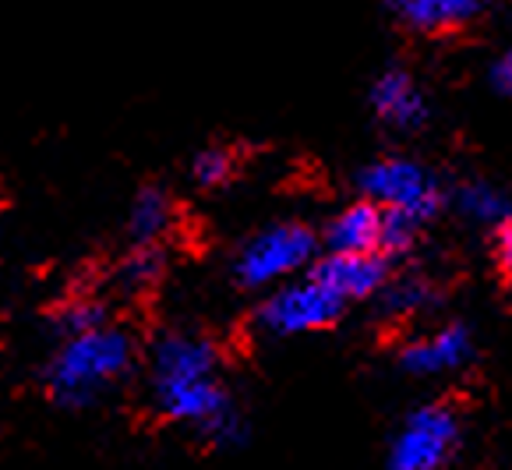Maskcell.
I'll return each mask as SVG.
<instances>
[{
	"instance_id": "obj_8",
	"label": "cell",
	"mask_w": 512,
	"mask_h": 470,
	"mask_svg": "<svg viewBox=\"0 0 512 470\" xmlns=\"http://www.w3.org/2000/svg\"><path fill=\"white\" fill-rule=\"evenodd\" d=\"M368 107L375 114V121L385 131H396V135H414V131L428 128L431 121L428 89L403 64H389V68H382L371 78Z\"/></svg>"
},
{
	"instance_id": "obj_13",
	"label": "cell",
	"mask_w": 512,
	"mask_h": 470,
	"mask_svg": "<svg viewBox=\"0 0 512 470\" xmlns=\"http://www.w3.org/2000/svg\"><path fill=\"white\" fill-rule=\"evenodd\" d=\"M378 308L385 319H417L424 311L442 304V290L431 276L424 273H407V276H389L385 287L378 290Z\"/></svg>"
},
{
	"instance_id": "obj_1",
	"label": "cell",
	"mask_w": 512,
	"mask_h": 470,
	"mask_svg": "<svg viewBox=\"0 0 512 470\" xmlns=\"http://www.w3.org/2000/svg\"><path fill=\"white\" fill-rule=\"evenodd\" d=\"M152 407L181 428H191L212 449L248 442V417L223 379V354L202 333L174 329L152 343L149 354Z\"/></svg>"
},
{
	"instance_id": "obj_17",
	"label": "cell",
	"mask_w": 512,
	"mask_h": 470,
	"mask_svg": "<svg viewBox=\"0 0 512 470\" xmlns=\"http://www.w3.org/2000/svg\"><path fill=\"white\" fill-rule=\"evenodd\" d=\"M491 251H495V269L505 290H512V220L491 234Z\"/></svg>"
},
{
	"instance_id": "obj_18",
	"label": "cell",
	"mask_w": 512,
	"mask_h": 470,
	"mask_svg": "<svg viewBox=\"0 0 512 470\" xmlns=\"http://www.w3.org/2000/svg\"><path fill=\"white\" fill-rule=\"evenodd\" d=\"M488 85L512 103V43L505 50H498L495 61L488 64Z\"/></svg>"
},
{
	"instance_id": "obj_16",
	"label": "cell",
	"mask_w": 512,
	"mask_h": 470,
	"mask_svg": "<svg viewBox=\"0 0 512 470\" xmlns=\"http://www.w3.org/2000/svg\"><path fill=\"white\" fill-rule=\"evenodd\" d=\"M156 273H159V248H138L135 255L128 258V266H124V276H128V283H135V287L152 283Z\"/></svg>"
},
{
	"instance_id": "obj_3",
	"label": "cell",
	"mask_w": 512,
	"mask_h": 470,
	"mask_svg": "<svg viewBox=\"0 0 512 470\" xmlns=\"http://www.w3.org/2000/svg\"><path fill=\"white\" fill-rule=\"evenodd\" d=\"M357 188H361V198L375 202L382 213L403 216L417 227H428L445 209V184L438 181V174L428 163L403 156V152H389L361 167Z\"/></svg>"
},
{
	"instance_id": "obj_9",
	"label": "cell",
	"mask_w": 512,
	"mask_h": 470,
	"mask_svg": "<svg viewBox=\"0 0 512 470\" xmlns=\"http://www.w3.org/2000/svg\"><path fill=\"white\" fill-rule=\"evenodd\" d=\"M315 280H322L339 301H375L378 290L392 276V262L385 255H357V251H322L308 269Z\"/></svg>"
},
{
	"instance_id": "obj_5",
	"label": "cell",
	"mask_w": 512,
	"mask_h": 470,
	"mask_svg": "<svg viewBox=\"0 0 512 470\" xmlns=\"http://www.w3.org/2000/svg\"><path fill=\"white\" fill-rule=\"evenodd\" d=\"M322 255L318 234L301 220H279L251 234L234 255V280L244 290H272L304 276Z\"/></svg>"
},
{
	"instance_id": "obj_4",
	"label": "cell",
	"mask_w": 512,
	"mask_h": 470,
	"mask_svg": "<svg viewBox=\"0 0 512 470\" xmlns=\"http://www.w3.org/2000/svg\"><path fill=\"white\" fill-rule=\"evenodd\" d=\"M467 446V425L452 403H417L389 439V470H452Z\"/></svg>"
},
{
	"instance_id": "obj_2",
	"label": "cell",
	"mask_w": 512,
	"mask_h": 470,
	"mask_svg": "<svg viewBox=\"0 0 512 470\" xmlns=\"http://www.w3.org/2000/svg\"><path fill=\"white\" fill-rule=\"evenodd\" d=\"M135 364V340L128 329L99 319L85 329L61 333V343L46 361L43 382L64 407H89Z\"/></svg>"
},
{
	"instance_id": "obj_19",
	"label": "cell",
	"mask_w": 512,
	"mask_h": 470,
	"mask_svg": "<svg viewBox=\"0 0 512 470\" xmlns=\"http://www.w3.org/2000/svg\"><path fill=\"white\" fill-rule=\"evenodd\" d=\"M484 4V11L488 8H505V11H512V0H481Z\"/></svg>"
},
{
	"instance_id": "obj_11",
	"label": "cell",
	"mask_w": 512,
	"mask_h": 470,
	"mask_svg": "<svg viewBox=\"0 0 512 470\" xmlns=\"http://www.w3.org/2000/svg\"><path fill=\"white\" fill-rule=\"evenodd\" d=\"M385 8L403 29L417 32V36L460 32L484 15L481 0H385Z\"/></svg>"
},
{
	"instance_id": "obj_10",
	"label": "cell",
	"mask_w": 512,
	"mask_h": 470,
	"mask_svg": "<svg viewBox=\"0 0 512 470\" xmlns=\"http://www.w3.org/2000/svg\"><path fill=\"white\" fill-rule=\"evenodd\" d=\"M382 234H385V213L368 198L347 202L343 209L329 216L322 230L325 251H357V255H382Z\"/></svg>"
},
{
	"instance_id": "obj_15",
	"label": "cell",
	"mask_w": 512,
	"mask_h": 470,
	"mask_svg": "<svg viewBox=\"0 0 512 470\" xmlns=\"http://www.w3.org/2000/svg\"><path fill=\"white\" fill-rule=\"evenodd\" d=\"M237 174V156L223 145H209L191 160V177H195L198 188H223L230 184V177Z\"/></svg>"
},
{
	"instance_id": "obj_12",
	"label": "cell",
	"mask_w": 512,
	"mask_h": 470,
	"mask_svg": "<svg viewBox=\"0 0 512 470\" xmlns=\"http://www.w3.org/2000/svg\"><path fill=\"white\" fill-rule=\"evenodd\" d=\"M445 205L460 216L467 227L495 234L512 220V195L491 177H467L452 191H445Z\"/></svg>"
},
{
	"instance_id": "obj_14",
	"label": "cell",
	"mask_w": 512,
	"mask_h": 470,
	"mask_svg": "<svg viewBox=\"0 0 512 470\" xmlns=\"http://www.w3.org/2000/svg\"><path fill=\"white\" fill-rule=\"evenodd\" d=\"M174 220H177V209L163 191L159 188L138 191V198L131 202V213H128L131 241L138 248H159L166 237L174 234Z\"/></svg>"
},
{
	"instance_id": "obj_7",
	"label": "cell",
	"mask_w": 512,
	"mask_h": 470,
	"mask_svg": "<svg viewBox=\"0 0 512 470\" xmlns=\"http://www.w3.org/2000/svg\"><path fill=\"white\" fill-rule=\"evenodd\" d=\"M477 347L474 333H470L467 322H442V326L421 329L417 336L403 340L396 364L400 372L410 379H449V375H460L463 368H470Z\"/></svg>"
},
{
	"instance_id": "obj_6",
	"label": "cell",
	"mask_w": 512,
	"mask_h": 470,
	"mask_svg": "<svg viewBox=\"0 0 512 470\" xmlns=\"http://www.w3.org/2000/svg\"><path fill=\"white\" fill-rule=\"evenodd\" d=\"M343 315H347V304L339 301L322 280L304 273L265 294L262 308L255 311V326L272 340H290V336L332 329Z\"/></svg>"
}]
</instances>
